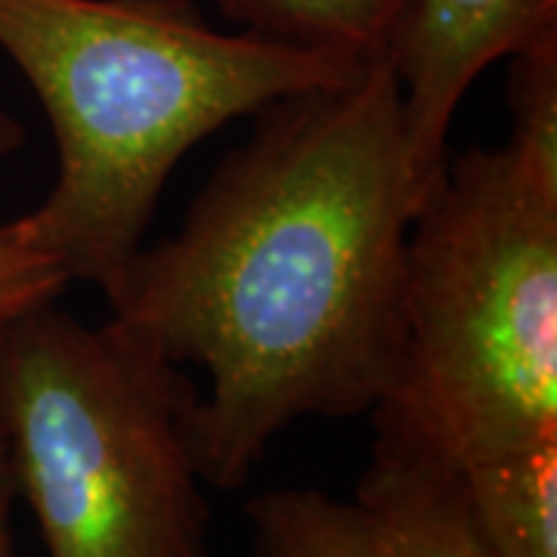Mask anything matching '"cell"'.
<instances>
[{
    "label": "cell",
    "mask_w": 557,
    "mask_h": 557,
    "mask_svg": "<svg viewBox=\"0 0 557 557\" xmlns=\"http://www.w3.org/2000/svg\"><path fill=\"white\" fill-rule=\"evenodd\" d=\"M258 115L177 236L102 285L112 319L208 372L193 446L218 490H239L292 421L379 406L418 208L391 60Z\"/></svg>",
    "instance_id": "cell-1"
},
{
    "label": "cell",
    "mask_w": 557,
    "mask_h": 557,
    "mask_svg": "<svg viewBox=\"0 0 557 557\" xmlns=\"http://www.w3.org/2000/svg\"><path fill=\"white\" fill-rule=\"evenodd\" d=\"M0 50L38 94L60 152L53 189L16 226L72 282L100 288L143 248L196 143L369 65L220 32L189 0H0Z\"/></svg>",
    "instance_id": "cell-2"
},
{
    "label": "cell",
    "mask_w": 557,
    "mask_h": 557,
    "mask_svg": "<svg viewBox=\"0 0 557 557\" xmlns=\"http://www.w3.org/2000/svg\"><path fill=\"white\" fill-rule=\"evenodd\" d=\"M372 416L456 471L557 440V193L505 149L446 159L418 205Z\"/></svg>",
    "instance_id": "cell-3"
},
{
    "label": "cell",
    "mask_w": 557,
    "mask_h": 557,
    "mask_svg": "<svg viewBox=\"0 0 557 557\" xmlns=\"http://www.w3.org/2000/svg\"><path fill=\"white\" fill-rule=\"evenodd\" d=\"M196 403L119 319L44 304L0 332V431L47 557H208Z\"/></svg>",
    "instance_id": "cell-4"
},
{
    "label": "cell",
    "mask_w": 557,
    "mask_h": 557,
    "mask_svg": "<svg viewBox=\"0 0 557 557\" xmlns=\"http://www.w3.org/2000/svg\"><path fill=\"white\" fill-rule=\"evenodd\" d=\"M548 28H557V0H412L391 65L403 84L418 205L446 164L465 94L493 62L515 57Z\"/></svg>",
    "instance_id": "cell-5"
},
{
    "label": "cell",
    "mask_w": 557,
    "mask_h": 557,
    "mask_svg": "<svg viewBox=\"0 0 557 557\" xmlns=\"http://www.w3.org/2000/svg\"><path fill=\"white\" fill-rule=\"evenodd\" d=\"M372 557H496L480 533L461 471L375 437L357 486Z\"/></svg>",
    "instance_id": "cell-6"
},
{
    "label": "cell",
    "mask_w": 557,
    "mask_h": 557,
    "mask_svg": "<svg viewBox=\"0 0 557 557\" xmlns=\"http://www.w3.org/2000/svg\"><path fill=\"white\" fill-rule=\"evenodd\" d=\"M242 32L357 62L391 60L412 0H214Z\"/></svg>",
    "instance_id": "cell-7"
},
{
    "label": "cell",
    "mask_w": 557,
    "mask_h": 557,
    "mask_svg": "<svg viewBox=\"0 0 557 557\" xmlns=\"http://www.w3.org/2000/svg\"><path fill=\"white\" fill-rule=\"evenodd\" d=\"M496 557H557V440L461 471Z\"/></svg>",
    "instance_id": "cell-8"
},
{
    "label": "cell",
    "mask_w": 557,
    "mask_h": 557,
    "mask_svg": "<svg viewBox=\"0 0 557 557\" xmlns=\"http://www.w3.org/2000/svg\"><path fill=\"white\" fill-rule=\"evenodd\" d=\"M258 557H372L357 502L319 490H273L248 502Z\"/></svg>",
    "instance_id": "cell-9"
},
{
    "label": "cell",
    "mask_w": 557,
    "mask_h": 557,
    "mask_svg": "<svg viewBox=\"0 0 557 557\" xmlns=\"http://www.w3.org/2000/svg\"><path fill=\"white\" fill-rule=\"evenodd\" d=\"M508 60L511 137L502 149L527 177L557 193V28Z\"/></svg>",
    "instance_id": "cell-10"
},
{
    "label": "cell",
    "mask_w": 557,
    "mask_h": 557,
    "mask_svg": "<svg viewBox=\"0 0 557 557\" xmlns=\"http://www.w3.org/2000/svg\"><path fill=\"white\" fill-rule=\"evenodd\" d=\"M25 143L22 124L0 109V161ZM72 285V276L57 255L25 239L16 220L0 223V332L44 304H57Z\"/></svg>",
    "instance_id": "cell-11"
},
{
    "label": "cell",
    "mask_w": 557,
    "mask_h": 557,
    "mask_svg": "<svg viewBox=\"0 0 557 557\" xmlns=\"http://www.w3.org/2000/svg\"><path fill=\"white\" fill-rule=\"evenodd\" d=\"M16 478H13V465H10V449L0 431V557H25L16 548L13 536V505H16Z\"/></svg>",
    "instance_id": "cell-12"
}]
</instances>
